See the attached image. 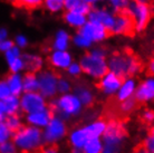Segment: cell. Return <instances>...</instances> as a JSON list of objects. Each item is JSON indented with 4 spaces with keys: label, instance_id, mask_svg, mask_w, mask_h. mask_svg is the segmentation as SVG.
<instances>
[{
    "label": "cell",
    "instance_id": "cell-5",
    "mask_svg": "<svg viewBox=\"0 0 154 153\" xmlns=\"http://www.w3.org/2000/svg\"><path fill=\"white\" fill-rule=\"evenodd\" d=\"M127 138V129L125 123L119 120H108L104 133L102 135L104 153H117L122 151L124 142Z\"/></svg>",
    "mask_w": 154,
    "mask_h": 153
},
{
    "label": "cell",
    "instance_id": "cell-48",
    "mask_svg": "<svg viewBox=\"0 0 154 153\" xmlns=\"http://www.w3.org/2000/svg\"><path fill=\"white\" fill-rule=\"evenodd\" d=\"M87 4H89L92 7H95V6H97L98 4H100L102 1H104V0H85Z\"/></svg>",
    "mask_w": 154,
    "mask_h": 153
},
{
    "label": "cell",
    "instance_id": "cell-40",
    "mask_svg": "<svg viewBox=\"0 0 154 153\" xmlns=\"http://www.w3.org/2000/svg\"><path fill=\"white\" fill-rule=\"evenodd\" d=\"M14 42H15L16 46H18L21 49H26L28 45H29V40H28V38L23 34L16 35L15 38H14Z\"/></svg>",
    "mask_w": 154,
    "mask_h": 153
},
{
    "label": "cell",
    "instance_id": "cell-35",
    "mask_svg": "<svg viewBox=\"0 0 154 153\" xmlns=\"http://www.w3.org/2000/svg\"><path fill=\"white\" fill-rule=\"evenodd\" d=\"M105 1L109 5L111 10H112L114 14H117V12H119V11L125 10L131 0H105Z\"/></svg>",
    "mask_w": 154,
    "mask_h": 153
},
{
    "label": "cell",
    "instance_id": "cell-24",
    "mask_svg": "<svg viewBox=\"0 0 154 153\" xmlns=\"http://www.w3.org/2000/svg\"><path fill=\"white\" fill-rule=\"evenodd\" d=\"M106 124L107 121L104 119H97L94 120L93 122L87 123L83 125L87 133L88 139L91 138H102V135L104 133L105 129H106Z\"/></svg>",
    "mask_w": 154,
    "mask_h": 153
},
{
    "label": "cell",
    "instance_id": "cell-15",
    "mask_svg": "<svg viewBox=\"0 0 154 153\" xmlns=\"http://www.w3.org/2000/svg\"><path fill=\"white\" fill-rule=\"evenodd\" d=\"M23 53V49L16 45H14L10 49L4 53V58L10 73H23L25 70Z\"/></svg>",
    "mask_w": 154,
    "mask_h": 153
},
{
    "label": "cell",
    "instance_id": "cell-36",
    "mask_svg": "<svg viewBox=\"0 0 154 153\" xmlns=\"http://www.w3.org/2000/svg\"><path fill=\"white\" fill-rule=\"evenodd\" d=\"M17 7L26 8V9H36L42 6L44 0H12Z\"/></svg>",
    "mask_w": 154,
    "mask_h": 153
},
{
    "label": "cell",
    "instance_id": "cell-39",
    "mask_svg": "<svg viewBox=\"0 0 154 153\" xmlns=\"http://www.w3.org/2000/svg\"><path fill=\"white\" fill-rule=\"evenodd\" d=\"M12 134H14V132L5 124V122L0 123V143L8 141V140H11Z\"/></svg>",
    "mask_w": 154,
    "mask_h": 153
},
{
    "label": "cell",
    "instance_id": "cell-30",
    "mask_svg": "<svg viewBox=\"0 0 154 153\" xmlns=\"http://www.w3.org/2000/svg\"><path fill=\"white\" fill-rule=\"evenodd\" d=\"M72 42L74 44L75 47L79 48V49H83V50H88L89 48H92L93 45H94L91 40H88L85 36H83L79 31H76V34H74L73 36H72Z\"/></svg>",
    "mask_w": 154,
    "mask_h": 153
},
{
    "label": "cell",
    "instance_id": "cell-23",
    "mask_svg": "<svg viewBox=\"0 0 154 153\" xmlns=\"http://www.w3.org/2000/svg\"><path fill=\"white\" fill-rule=\"evenodd\" d=\"M72 42V36L66 29H58L54 35L51 48L58 50H67Z\"/></svg>",
    "mask_w": 154,
    "mask_h": 153
},
{
    "label": "cell",
    "instance_id": "cell-42",
    "mask_svg": "<svg viewBox=\"0 0 154 153\" xmlns=\"http://www.w3.org/2000/svg\"><path fill=\"white\" fill-rule=\"evenodd\" d=\"M9 95H11V92L7 84V80L6 78H0V101L5 100Z\"/></svg>",
    "mask_w": 154,
    "mask_h": 153
},
{
    "label": "cell",
    "instance_id": "cell-11",
    "mask_svg": "<svg viewBox=\"0 0 154 153\" xmlns=\"http://www.w3.org/2000/svg\"><path fill=\"white\" fill-rule=\"evenodd\" d=\"M122 80H123L122 77H119V75L108 70L104 76L96 80V86L98 91L104 96L112 97V96H115V94L117 93L119 86L122 84Z\"/></svg>",
    "mask_w": 154,
    "mask_h": 153
},
{
    "label": "cell",
    "instance_id": "cell-27",
    "mask_svg": "<svg viewBox=\"0 0 154 153\" xmlns=\"http://www.w3.org/2000/svg\"><path fill=\"white\" fill-rule=\"evenodd\" d=\"M23 92H39V80L37 73L26 72L23 75Z\"/></svg>",
    "mask_w": 154,
    "mask_h": 153
},
{
    "label": "cell",
    "instance_id": "cell-25",
    "mask_svg": "<svg viewBox=\"0 0 154 153\" xmlns=\"http://www.w3.org/2000/svg\"><path fill=\"white\" fill-rule=\"evenodd\" d=\"M63 19L70 28H74L76 30L84 26L86 21L88 20L87 16L78 14V12L73 11V10H66L63 15Z\"/></svg>",
    "mask_w": 154,
    "mask_h": 153
},
{
    "label": "cell",
    "instance_id": "cell-20",
    "mask_svg": "<svg viewBox=\"0 0 154 153\" xmlns=\"http://www.w3.org/2000/svg\"><path fill=\"white\" fill-rule=\"evenodd\" d=\"M73 93L76 94V96L79 98L84 107H91L95 103L96 94L94 92V89L92 87H89L88 85L83 84V83H78V84L74 85Z\"/></svg>",
    "mask_w": 154,
    "mask_h": 153
},
{
    "label": "cell",
    "instance_id": "cell-31",
    "mask_svg": "<svg viewBox=\"0 0 154 153\" xmlns=\"http://www.w3.org/2000/svg\"><path fill=\"white\" fill-rule=\"evenodd\" d=\"M42 6L45 7L47 11L51 14H59L65 10L64 0H44Z\"/></svg>",
    "mask_w": 154,
    "mask_h": 153
},
{
    "label": "cell",
    "instance_id": "cell-32",
    "mask_svg": "<svg viewBox=\"0 0 154 153\" xmlns=\"http://www.w3.org/2000/svg\"><path fill=\"white\" fill-rule=\"evenodd\" d=\"M73 83L68 77L59 76L57 82V93L58 94H66L73 92Z\"/></svg>",
    "mask_w": 154,
    "mask_h": 153
},
{
    "label": "cell",
    "instance_id": "cell-29",
    "mask_svg": "<svg viewBox=\"0 0 154 153\" xmlns=\"http://www.w3.org/2000/svg\"><path fill=\"white\" fill-rule=\"evenodd\" d=\"M5 124L7 125L12 132L18 131L20 127L23 125V119L19 115V113L17 114H11V115H6L4 120Z\"/></svg>",
    "mask_w": 154,
    "mask_h": 153
},
{
    "label": "cell",
    "instance_id": "cell-18",
    "mask_svg": "<svg viewBox=\"0 0 154 153\" xmlns=\"http://www.w3.org/2000/svg\"><path fill=\"white\" fill-rule=\"evenodd\" d=\"M53 115H54V113L50 110V107L48 106L47 108L42 110V111L25 114L23 121L27 123V124H29V125L39 127V129L42 130L49 123V121L53 117Z\"/></svg>",
    "mask_w": 154,
    "mask_h": 153
},
{
    "label": "cell",
    "instance_id": "cell-10",
    "mask_svg": "<svg viewBox=\"0 0 154 153\" xmlns=\"http://www.w3.org/2000/svg\"><path fill=\"white\" fill-rule=\"evenodd\" d=\"M77 31H79L83 36H85L93 44H100L111 36L108 29L103 26L102 23L89 21V20H87L83 27L77 29Z\"/></svg>",
    "mask_w": 154,
    "mask_h": 153
},
{
    "label": "cell",
    "instance_id": "cell-38",
    "mask_svg": "<svg viewBox=\"0 0 154 153\" xmlns=\"http://www.w3.org/2000/svg\"><path fill=\"white\" fill-rule=\"evenodd\" d=\"M16 152H18V149H17L16 144L12 141V139L0 143V153H16Z\"/></svg>",
    "mask_w": 154,
    "mask_h": 153
},
{
    "label": "cell",
    "instance_id": "cell-19",
    "mask_svg": "<svg viewBox=\"0 0 154 153\" xmlns=\"http://www.w3.org/2000/svg\"><path fill=\"white\" fill-rule=\"evenodd\" d=\"M137 84H139V82L135 78V76H127L125 78H123L122 84L119 86L117 93L115 94L116 101L119 103L122 101H125L127 98L133 97Z\"/></svg>",
    "mask_w": 154,
    "mask_h": 153
},
{
    "label": "cell",
    "instance_id": "cell-8",
    "mask_svg": "<svg viewBox=\"0 0 154 153\" xmlns=\"http://www.w3.org/2000/svg\"><path fill=\"white\" fill-rule=\"evenodd\" d=\"M39 80V92L46 97L47 100H51L57 93L58 74L54 68H42L37 73Z\"/></svg>",
    "mask_w": 154,
    "mask_h": 153
},
{
    "label": "cell",
    "instance_id": "cell-21",
    "mask_svg": "<svg viewBox=\"0 0 154 153\" xmlns=\"http://www.w3.org/2000/svg\"><path fill=\"white\" fill-rule=\"evenodd\" d=\"M23 58L25 61V70L38 73L45 66V59L42 55L35 53H23Z\"/></svg>",
    "mask_w": 154,
    "mask_h": 153
},
{
    "label": "cell",
    "instance_id": "cell-41",
    "mask_svg": "<svg viewBox=\"0 0 154 153\" xmlns=\"http://www.w3.org/2000/svg\"><path fill=\"white\" fill-rule=\"evenodd\" d=\"M141 120L144 123L153 124L154 123V110L153 108H145L141 113Z\"/></svg>",
    "mask_w": 154,
    "mask_h": 153
},
{
    "label": "cell",
    "instance_id": "cell-46",
    "mask_svg": "<svg viewBox=\"0 0 154 153\" xmlns=\"http://www.w3.org/2000/svg\"><path fill=\"white\" fill-rule=\"evenodd\" d=\"M42 151L46 153H56L58 151L57 146L56 145H44L42 146Z\"/></svg>",
    "mask_w": 154,
    "mask_h": 153
},
{
    "label": "cell",
    "instance_id": "cell-33",
    "mask_svg": "<svg viewBox=\"0 0 154 153\" xmlns=\"http://www.w3.org/2000/svg\"><path fill=\"white\" fill-rule=\"evenodd\" d=\"M136 105H137V102L135 101L134 97H131V98L119 102V110L123 114H130L131 112H133L136 108Z\"/></svg>",
    "mask_w": 154,
    "mask_h": 153
},
{
    "label": "cell",
    "instance_id": "cell-43",
    "mask_svg": "<svg viewBox=\"0 0 154 153\" xmlns=\"http://www.w3.org/2000/svg\"><path fill=\"white\" fill-rule=\"evenodd\" d=\"M14 45H15V42H14V40L10 38H6V39L0 40V53L1 54L6 53V52L10 49Z\"/></svg>",
    "mask_w": 154,
    "mask_h": 153
},
{
    "label": "cell",
    "instance_id": "cell-6",
    "mask_svg": "<svg viewBox=\"0 0 154 153\" xmlns=\"http://www.w3.org/2000/svg\"><path fill=\"white\" fill-rule=\"evenodd\" d=\"M125 11L131 16L134 21L135 33H143L146 29L152 18V10L149 1L131 0Z\"/></svg>",
    "mask_w": 154,
    "mask_h": 153
},
{
    "label": "cell",
    "instance_id": "cell-12",
    "mask_svg": "<svg viewBox=\"0 0 154 153\" xmlns=\"http://www.w3.org/2000/svg\"><path fill=\"white\" fill-rule=\"evenodd\" d=\"M133 97L137 104H149L154 102V76L149 75L139 82Z\"/></svg>",
    "mask_w": 154,
    "mask_h": 153
},
{
    "label": "cell",
    "instance_id": "cell-2",
    "mask_svg": "<svg viewBox=\"0 0 154 153\" xmlns=\"http://www.w3.org/2000/svg\"><path fill=\"white\" fill-rule=\"evenodd\" d=\"M48 106L55 115L65 120L66 122L81 115L84 111L83 104L81 103L76 94L73 92L58 94V96H55L54 98L50 100Z\"/></svg>",
    "mask_w": 154,
    "mask_h": 153
},
{
    "label": "cell",
    "instance_id": "cell-26",
    "mask_svg": "<svg viewBox=\"0 0 154 153\" xmlns=\"http://www.w3.org/2000/svg\"><path fill=\"white\" fill-rule=\"evenodd\" d=\"M7 84L10 88L12 95L20 96L23 93V74L21 73H9L6 77Z\"/></svg>",
    "mask_w": 154,
    "mask_h": 153
},
{
    "label": "cell",
    "instance_id": "cell-13",
    "mask_svg": "<svg viewBox=\"0 0 154 153\" xmlns=\"http://www.w3.org/2000/svg\"><path fill=\"white\" fill-rule=\"evenodd\" d=\"M111 35L115 36H131L135 33L134 21L125 10L115 14L114 26L111 29Z\"/></svg>",
    "mask_w": 154,
    "mask_h": 153
},
{
    "label": "cell",
    "instance_id": "cell-44",
    "mask_svg": "<svg viewBox=\"0 0 154 153\" xmlns=\"http://www.w3.org/2000/svg\"><path fill=\"white\" fill-rule=\"evenodd\" d=\"M84 0H64V6L65 10H73L77 5H79Z\"/></svg>",
    "mask_w": 154,
    "mask_h": 153
},
{
    "label": "cell",
    "instance_id": "cell-1",
    "mask_svg": "<svg viewBox=\"0 0 154 153\" xmlns=\"http://www.w3.org/2000/svg\"><path fill=\"white\" fill-rule=\"evenodd\" d=\"M108 53L104 47H92L79 58L83 74L94 80H100L108 72Z\"/></svg>",
    "mask_w": 154,
    "mask_h": 153
},
{
    "label": "cell",
    "instance_id": "cell-9",
    "mask_svg": "<svg viewBox=\"0 0 154 153\" xmlns=\"http://www.w3.org/2000/svg\"><path fill=\"white\" fill-rule=\"evenodd\" d=\"M48 107V100L40 92H23L20 95V112L34 113Z\"/></svg>",
    "mask_w": 154,
    "mask_h": 153
},
{
    "label": "cell",
    "instance_id": "cell-3",
    "mask_svg": "<svg viewBox=\"0 0 154 153\" xmlns=\"http://www.w3.org/2000/svg\"><path fill=\"white\" fill-rule=\"evenodd\" d=\"M108 70L122 78L136 76L142 72V63L130 53H115L107 57Z\"/></svg>",
    "mask_w": 154,
    "mask_h": 153
},
{
    "label": "cell",
    "instance_id": "cell-16",
    "mask_svg": "<svg viewBox=\"0 0 154 153\" xmlns=\"http://www.w3.org/2000/svg\"><path fill=\"white\" fill-rule=\"evenodd\" d=\"M74 61L73 55L70 52L67 50H58L53 49L48 55V64L50 65L51 68L55 70H66V68L72 64Z\"/></svg>",
    "mask_w": 154,
    "mask_h": 153
},
{
    "label": "cell",
    "instance_id": "cell-47",
    "mask_svg": "<svg viewBox=\"0 0 154 153\" xmlns=\"http://www.w3.org/2000/svg\"><path fill=\"white\" fill-rule=\"evenodd\" d=\"M9 38V31L6 27H0V40Z\"/></svg>",
    "mask_w": 154,
    "mask_h": 153
},
{
    "label": "cell",
    "instance_id": "cell-17",
    "mask_svg": "<svg viewBox=\"0 0 154 153\" xmlns=\"http://www.w3.org/2000/svg\"><path fill=\"white\" fill-rule=\"evenodd\" d=\"M87 140L88 136L83 125L73 127L67 134V142L73 150V152H83V148Z\"/></svg>",
    "mask_w": 154,
    "mask_h": 153
},
{
    "label": "cell",
    "instance_id": "cell-37",
    "mask_svg": "<svg viewBox=\"0 0 154 153\" xmlns=\"http://www.w3.org/2000/svg\"><path fill=\"white\" fill-rule=\"evenodd\" d=\"M143 151L147 153H154V131L149 132L147 136L143 141Z\"/></svg>",
    "mask_w": 154,
    "mask_h": 153
},
{
    "label": "cell",
    "instance_id": "cell-34",
    "mask_svg": "<svg viewBox=\"0 0 154 153\" xmlns=\"http://www.w3.org/2000/svg\"><path fill=\"white\" fill-rule=\"evenodd\" d=\"M66 73H67V75L72 80L79 78L82 76V74H83V69H82L79 61H72V64L66 68Z\"/></svg>",
    "mask_w": 154,
    "mask_h": 153
},
{
    "label": "cell",
    "instance_id": "cell-22",
    "mask_svg": "<svg viewBox=\"0 0 154 153\" xmlns=\"http://www.w3.org/2000/svg\"><path fill=\"white\" fill-rule=\"evenodd\" d=\"M0 112L5 115L17 114L20 112V96L9 95L0 101Z\"/></svg>",
    "mask_w": 154,
    "mask_h": 153
},
{
    "label": "cell",
    "instance_id": "cell-45",
    "mask_svg": "<svg viewBox=\"0 0 154 153\" xmlns=\"http://www.w3.org/2000/svg\"><path fill=\"white\" fill-rule=\"evenodd\" d=\"M146 69H147V73L149 75H152L154 76V57L151 58L149 63H147V66H146Z\"/></svg>",
    "mask_w": 154,
    "mask_h": 153
},
{
    "label": "cell",
    "instance_id": "cell-14",
    "mask_svg": "<svg viewBox=\"0 0 154 153\" xmlns=\"http://www.w3.org/2000/svg\"><path fill=\"white\" fill-rule=\"evenodd\" d=\"M87 19L89 21H94V23H102L104 27H106L108 31L114 26V21H115V14L105 7H92L91 11L87 15ZM111 34V33H109Z\"/></svg>",
    "mask_w": 154,
    "mask_h": 153
},
{
    "label": "cell",
    "instance_id": "cell-7",
    "mask_svg": "<svg viewBox=\"0 0 154 153\" xmlns=\"http://www.w3.org/2000/svg\"><path fill=\"white\" fill-rule=\"evenodd\" d=\"M67 134H68V126L66 121L54 114L49 123L42 129L44 144L56 145L67 136Z\"/></svg>",
    "mask_w": 154,
    "mask_h": 153
},
{
    "label": "cell",
    "instance_id": "cell-28",
    "mask_svg": "<svg viewBox=\"0 0 154 153\" xmlns=\"http://www.w3.org/2000/svg\"><path fill=\"white\" fill-rule=\"evenodd\" d=\"M104 149L102 138H91L85 143L83 148L84 153H102Z\"/></svg>",
    "mask_w": 154,
    "mask_h": 153
},
{
    "label": "cell",
    "instance_id": "cell-49",
    "mask_svg": "<svg viewBox=\"0 0 154 153\" xmlns=\"http://www.w3.org/2000/svg\"><path fill=\"white\" fill-rule=\"evenodd\" d=\"M5 116H6V115H5V114H2V113H1V112H0V123H2V122H4Z\"/></svg>",
    "mask_w": 154,
    "mask_h": 153
},
{
    "label": "cell",
    "instance_id": "cell-4",
    "mask_svg": "<svg viewBox=\"0 0 154 153\" xmlns=\"http://www.w3.org/2000/svg\"><path fill=\"white\" fill-rule=\"evenodd\" d=\"M12 141L20 152H35L42 149V130L32 125H23L12 134Z\"/></svg>",
    "mask_w": 154,
    "mask_h": 153
}]
</instances>
